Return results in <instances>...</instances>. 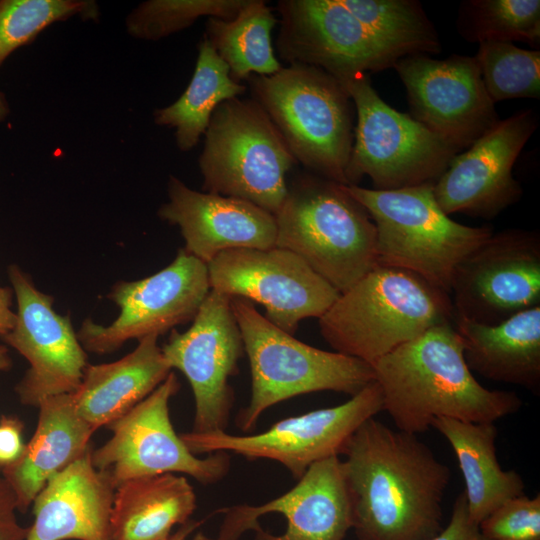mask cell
<instances>
[{"label":"cell","instance_id":"14","mask_svg":"<svg viewBox=\"0 0 540 540\" xmlns=\"http://www.w3.org/2000/svg\"><path fill=\"white\" fill-rule=\"evenodd\" d=\"M449 293L454 317L486 325L540 305L539 232H493L456 267Z\"/></svg>","mask_w":540,"mask_h":540},{"label":"cell","instance_id":"11","mask_svg":"<svg viewBox=\"0 0 540 540\" xmlns=\"http://www.w3.org/2000/svg\"><path fill=\"white\" fill-rule=\"evenodd\" d=\"M179 389L178 378L171 372L150 395L107 426L112 436L92 449L91 461L111 477L115 487L132 478L164 473L185 474L208 485L229 472V453L199 457L176 433L169 402Z\"/></svg>","mask_w":540,"mask_h":540},{"label":"cell","instance_id":"7","mask_svg":"<svg viewBox=\"0 0 540 540\" xmlns=\"http://www.w3.org/2000/svg\"><path fill=\"white\" fill-rule=\"evenodd\" d=\"M230 305L251 370V397L235 419L242 431L255 428L269 408L320 391L353 396L375 380L370 364L336 351L310 346L271 323L241 297Z\"/></svg>","mask_w":540,"mask_h":540},{"label":"cell","instance_id":"24","mask_svg":"<svg viewBox=\"0 0 540 540\" xmlns=\"http://www.w3.org/2000/svg\"><path fill=\"white\" fill-rule=\"evenodd\" d=\"M463 355L482 377L540 391V305L486 325L454 317Z\"/></svg>","mask_w":540,"mask_h":540},{"label":"cell","instance_id":"5","mask_svg":"<svg viewBox=\"0 0 540 540\" xmlns=\"http://www.w3.org/2000/svg\"><path fill=\"white\" fill-rule=\"evenodd\" d=\"M275 221V247L298 255L340 294L378 265L375 224L341 184L299 176Z\"/></svg>","mask_w":540,"mask_h":540},{"label":"cell","instance_id":"16","mask_svg":"<svg viewBox=\"0 0 540 540\" xmlns=\"http://www.w3.org/2000/svg\"><path fill=\"white\" fill-rule=\"evenodd\" d=\"M225 515L217 539L238 540L246 531L255 540H343L352 528V507L339 456L314 463L281 496L261 505L241 504Z\"/></svg>","mask_w":540,"mask_h":540},{"label":"cell","instance_id":"39","mask_svg":"<svg viewBox=\"0 0 540 540\" xmlns=\"http://www.w3.org/2000/svg\"><path fill=\"white\" fill-rule=\"evenodd\" d=\"M13 295L11 288L0 286V338L11 331L16 323V312L11 308Z\"/></svg>","mask_w":540,"mask_h":540},{"label":"cell","instance_id":"28","mask_svg":"<svg viewBox=\"0 0 540 540\" xmlns=\"http://www.w3.org/2000/svg\"><path fill=\"white\" fill-rule=\"evenodd\" d=\"M246 87L232 79L228 66L204 37L198 44L194 73L182 95L171 105L155 110L154 122L175 128L181 151L192 150L222 102L239 97Z\"/></svg>","mask_w":540,"mask_h":540},{"label":"cell","instance_id":"35","mask_svg":"<svg viewBox=\"0 0 540 540\" xmlns=\"http://www.w3.org/2000/svg\"><path fill=\"white\" fill-rule=\"evenodd\" d=\"M478 527L486 540H540V495L507 500Z\"/></svg>","mask_w":540,"mask_h":540},{"label":"cell","instance_id":"9","mask_svg":"<svg viewBox=\"0 0 540 540\" xmlns=\"http://www.w3.org/2000/svg\"><path fill=\"white\" fill-rule=\"evenodd\" d=\"M357 113L348 185L368 176L377 190L434 183L460 150L408 114L389 106L367 73L339 80Z\"/></svg>","mask_w":540,"mask_h":540},{"label":"cell","instance_id":"8","mask_svg":"<svg viewBox=\"0 0 540 540\" xmlns=\"http://www.w3.org/2000/svg\"><path fill=\"white\" fill-rule=\"evenodd\" d=\"M198 163L203 190L246 200L274 216L287 195L286 174L297 164L260 105L239 97L214 110Z\"/></svg>","mask_w":540,"mask_h":540},{"label":"cell","instance_id":"36","mask_svg":"<svg viewBox=\"0 0 540 540\" xmlns=\"http://www.w3.org/2000/svg\"><path fill=\"white\" fill-rule=\"evenodd\" d=\"M429 540H486L469 518L464 492L456 497L447 526Z\"/></svg>","mask_w":540,"mask_h":540},{"label":"cell","instance_id":"33","mask_svg":"<svg viewBox=\"0 0 540 540\" xmlns=\"http://www.w3.org/2000/svg\"><path fill=\"white\" fill-rule=\"evenodd\" d=\"M98 14L94 1L0 0V66L51 24L75 15L96 19Z\"/></svg>","mask_w":540,"mask_h":540},{"label":"cell","instance_id":"41","mask_svg":"<svg viewBox=\"0 0 540 540\" xmlns=\"http://www.w3.org/2000/svg\"><path fill=\"white\" fill-rule=\"evenodd\" d=\"M12 367V360L5 345H0V371H8Z\"/></svg>","mask_w":540,"mask_h":540},{"label":"cell","instance_id":"19","mask_svg":"<svg viewBox=\"0 0 540 540\" xmlns=\"http://www.w3.org/2000/svg\"><path fill=\"white\" fill-rule=\"evenodd\" d=\"M393 68L406 88L413 118L460 151L501 120L475 57L409 55Z\"/></svg>","mask_w":540,"mask_h":540},{"label":"cell","instance_id":"25","mask_svg":"<svg viewBox=\"0 0 540 540\" xmlns=\"http://www.w3.org/2000/svg\"><path fill=\"white\" fill-rule=\"evenodd\" d=\"M158 337H144L132 352L117 361L86 367L72 397L79 415L95 431L129 412L172 372Z\"/></svg>","mask_w":540,"mask_h":540},{"label":"cell","instance_id":"27","mask_svg":"<svg viewBox=\"0 0 540 540\" xmlns=\"http://www.w3.org/2000/svg\"><path fill=\"white\" fill-rule=\"evenodd\" d=\"M197 498L187 478L174 473L129 479L116 487L112 540H169L176 525L189 521Z\"/></svg>","mask_w":540,"mask_h":540},{"label":"cell","instance_id":"3","mask_svg":"<svg viewBox=\"0 0 540 540\" xmlns=\"http://www.w3.org/2000/svg\"><path fill=\"white\" fill-rule=\"evenodd\" d=\"M453 318L449 293L411 271L377 265L318 320L322 337L336 352L372 365Z\"/></svg>","mask_w":540,"mask_h":540},{"label":"cell","instance_id":"26","mask_svg":"<svg viewBox=\"0 0 540 540\" xmlns=\"http://www.w3.org/2000/svg\"><path fill=\"white\" fill-rule=\"evenodd\" d=\"M495 422H466L439 417L432 427L450 444L465 483L470 520L479 525L507 500L524 494L525 484L515 470L501 468L496 453Z\"/></svg>","mask_w":540,"mask_h":540},{"label":"cell","instance_id":"22","mask_svg":"<svg viewBox=\"0 0 540 540\" xmlns=\"http://www.w3.org/2000/svg\"><path fill=\"white\" fill-rule=\"evenodd\" d=\"M91 451L51 478L35 497L25 540H112L116 487L94 467Z\"/></svg>","mask_w":540,"mask_h":540},{"label":"cell","instance_id":"2","mask_svg":"<svg viewBox=\"0 0 540 540\" xmlns=\"http://www.w3.org/2000/svg\"><path fill=\"white\" fill-rule=\"evenodd\" d=\"M396 429L417 435L436 418L496 422L522 407L512 391L482 386L466 364L453 322L436 325L372 365Z\"/></svg>","mask_w":540,"mask_h":540},{"label":"cell","instance_id":"34","mask_svg":"<svg viewBox=\"0 0 540 540\" xmlns=\"http://www.w3.org/2000/svg\"><path fill=\"white\" fill-rule=\"evenodd\" d=\"M248 0H149L127 17L128 33L138 39L159 40L191 26L198 18L232 20Z\"/></svg>","mask_w":540,"mask_h":540},{"label":"cell","instance_id":"17","mask_svg":"<svg viewBox=\"0 0 540 540\" xmlns=\"http://www.w3.org/2000/svg\"><path fill=\"white\" fill-rule=\"evenodd\" d=\"M14 292L16 323L1 337L28 362L15 386L21 404L38 407L46 398L74 393L88 366L86 350L69 315L58 314L51 295L41 292L18 265L8 267Z\"/></svg>","mask_w":540,"mask_h":540},{"label":"cell","instance_id":"10","mask_svg":"<svg viewBox=\"0 0 540 540\" xmlns=\"http://www.w3.org/2000/svg\"><path fill=\"white\" fill-rule=\"evenodd\" d=\"M381 411L382 392L374 380L342 404L282 419L261 433L190 431L180 437L195 455L226 452L248 460H273L298 480L314 463L342 455L354 432Z\"/></svg>","mask_w":540,"mask_h":540},{"label":"cell","instance_id":"6","mask_svg":"<svg viewBox=\"0 0 540 540\" xmlns=\"http://www.w3.org/2000/svg\"><path fill=\"white\" fill-rule=\"evenodd\" d=\"M343 186L375 224L377 264L411 271L447 293L456 267L493 233L491 226L451 219L433 183L394 190Z\"/></svg>","mask_w":540,"mask_h":540},{"label":"cell","instance_id":"18","mask_svg":"<svg viewBox=\"0 0 540 540\" xmlns=\"http://www.w3.org/2000/svg\"><path fill=\"white\" fill-rule=\"evenodd\" d=\"M279 57L343 80L393 68L402 58L373 35L340 0H280Z\"/></svg>","mask_w":540,"mask_h":540},{"label":"cell","instance_id":"40","mask_svg":"<svg viewBox=\"0 0 540 540\" xmlns=\"http://www.w3.org/2000/svg\"><path fill=\"white\" fill-rule=\"evenodd\" d=\"M205 520L200 521H188L184 525L175 531L169 540H185L191 533H193L199 526L204 523Z\"/></svg>","mask_w":540,"mask_h":540},{"label":"cell","instance_id":"4","mask_svg":"<svg viewBox=\"0 0 540 540\" xmlns=\"http://www.w3.org/2000/svg\"><path fill=\"white\" fill-rule=\"evenodd\" d=\"M297 163L312 174L348 185L354 141L352 100L343 84L317 67L288 64L247 79Z\"/></svg>","mask_w":540,"mask_h":540},{"label":"cell","instance_id":"37","mask_svg":"<svg viewBox=\"0 0 540 540\" xmlns=\"http://www.w3.org/2000/svg\"><path fill=\"white\" fill-rule=\"evenodd\" d=\"M24 423L16 415L0 417V473L22 454Z\"/></svg>","mask_w":540,"mask_h":540},{"label":"cell","instance_id":"20","mask_svg":"<svg viewBox=\"0 0 540 540\" xmlns=\"http://www.w3.org/2000/svg\"><path fill=\"white\" fill-rule=\"evenodd\" d=\"M538 126L533 110L500 120L463 153L450 161L433 183V193L447 214L492 219L523 194L513 177L514 164Z\"/></svg>","mask_w":540,"mask_h":540},{"label":"cell","instance_id":"42","mask_svg":"<svg viewBox=\"0 0 540 540\" xmlns=\"http://www.w3.org/2000/svg\"><path fill=\"white\" fill-rule=\"evenodd\" d=\"M10 108L4 94L0 91V123L9 115Z\"/></svg>","mask_w":540,"mask_h":540},{"label":"cell","instance_id":"32","mask_svg":"<svg viewBox=\"0 0 540 540\" xmlns=\"http://www.w3.org/2000/svg\"><path fill=\"white\" fill-rule=\"evenodd\" d=\"M484 87L492 102L515 98H540V51L512 42L479 44L475 56Z\"/></svg>","mask_w":540,"mask_h":540},{"label":"cell","instance_id":"1","mask_svg":"<svg viewBox=\"0 0 540 540\" xmlns=\"http://www.w3.org/2000/svg\"><path fill=\"white\" fill-rule=\"evenodd\" d=\"M342 455L357 540H429L443 529L451 471L417 435L372 417Z\"/></svg>","mask_w":540,"mask_h":540},{"label":"cell","instance_id":"12","mask_svg":"<svg viewBox=\"0 0 540 540\" xmlns=\"http://www.w3.org/2000/svg\"><path fill=\"white\" fill-rule=\"evenodd\" d=\"M207 264L180 249L159 272L137 281H120L107 297L120 309L109 325L85 319L77 337L86 351L108 354L131 339L161 335L193 321L210 291Z\"/></svg>","mask_w":540,"mask_h":540},{"label":"cell","instance_id":"38","mask_svg":"<svg viewBox=\"0 0 540 540\" xmlns=\"http://www.w3.org/2000/svg\"><path fill=\"white\" fill-rule=\"evenodd\" d=\"M17 511L15 493L0 474V540L26 539L28 527H24L18 522Z\"/></svg>","mask_w":540,"mask_h":540},{"label":"cell","instance_id":"23","mask_svg":"<svg viewBox=\"0 0 540 540\" xmlns=\"http://www.w3.org/2000/svg\"><path fill=\"white\" fill-rule=\"evenodd\" d=\"M37 408L32 437L20 457L1 471L23 513L51 478L92 448L95 432L77 412L72 394L46 398Z\"/></svg>","mask_w":540,"mask_h":540},{"label":"cell","instance_id":"13","mask_svg":"<svg viewBox=\"0 0 540 540\" xmlns=\"http://www.w3.org/2000/svg\"><path fill=\"white\" fill-rule=\"evenodd\" d=\"M210 289L265 308V317L294 334L300 321L320 318L340 293L295 253L240 248L219 253L208 264Z\"/></svg>","mask_w":540,"mask_h":540},{"label":"cell","instance_id":"43","mask_svg":"<svg viewBox=\"0 0 540 540\" xmlns=\"http://www.w3.org/2000/svg\"><path fill=\"white\" fill-rule=\"evenodd\" d=\"M193 540H213L207 536H205L203 533L199 532L195 535V537L193 538Z\"/></svg>","mask_w":540,"mask_h":540},{"label":"cell","instance_id":"30","mask_svg":"<svg viewBox=\"0 0 540 540\" xmlns=\"http://www.w3.org/2000/svg\"><path fill=\"white\" fill-rule=\"evenodd\" d=\"M380 41L401 57L437 54L439 35L415 0H340Z\"/></svg>","mask_w":540,"mask_h":540},{"label":"cell","instance_id":"21","mask_svg":"<svg viewBox=\"0 0 540 540\" xmlns=\"http://www.w3.org/2000/svg\"><path fill=\"white\" fill-rule=\"evenodd\" d=\"M168 198L159 217L180 228L184 250L205 264L230 249L275 247V216L246 200L195 191L175 176Z\"/></svg>","mask_w":540,"mask_h":540},{"label":"cell","instance_id":"15","mask_svg":"<svg viewBox=\"0 0 540 540\" xmlns=\"http://www.w3.org/2000/svg\"><path fill=\"white\" fill-rule=\"evenodd\" d=\"M231 297L210 290L188 330L173 329L161 348L171 369L187 378L195 402L191 431H226L234 404L230 378L239 372L244 352Z\"/></svg>","mask_w":540,"mask_h":540},{"label":"cell","instance_id":"31","mask_svg":"<svg viewBox=\"0 0 540 540\" xmlns=\"http://www.w3.org/2000/svg\"><path fill=\"white\" fill-rule=\"evenodd\" d=\"M457 28L469 42L540 43L539 0H469L461 4Z\"/></svg>","mask_w":540,"mask_h":540},{"label":"cell","instance_id":"29","mask_svg":"<svg viewBox=\"0 0 540 540\" xmlns=\"http://www.w3.org/2000/svg\"><path fill=\"white\" fill-rule=\"evenodd\" d=\"M277 19L263 0H248L236 18H208L205 38L228 66L232 79L271 75L282 68L272 45Z\"/></svg>","mask_w":540,"mask_h":540}]
</instances>
